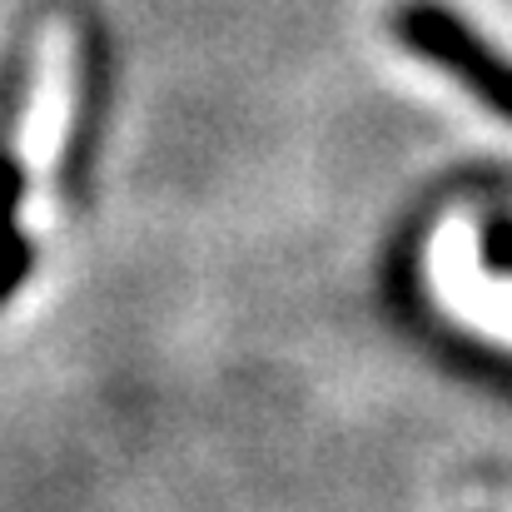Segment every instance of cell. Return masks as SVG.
<instances>
[{
    "label": "cell",
    "mask_w": 512,
    "mask_h": 512,
    "mask_svg": "<svg viewBox=\"0 0 512 512\" xmlns=\"http://www.w3.org/2000/svg\"><path fill=\"white\" fill-rule=\"evenodd\" d=\"M393 30H398V40L418 60L438 65L473 100H483L493 115L512 120V60L503 50H493V40L478 25H468L453 5H443V0H408V5H398Z\"/></svg>",
    "instance_id": "obj_1"
},
{
    "label": "cell",
    "mask_w": 512,
    "mask_h": 512,
    "mask_svg": "<svg viewBox=\"0 0 512 512\" xmlns=\"http://www.w3.org/2000/svg\"><path fill=\"white\" fill-rule=\"evenodd\" d=\"M20 199H25V165L0 150V299L20 284L30 249L20 239Z\"/></svg>",
    "instance_id": "obj_2"
}]
</instances>
